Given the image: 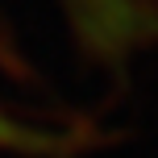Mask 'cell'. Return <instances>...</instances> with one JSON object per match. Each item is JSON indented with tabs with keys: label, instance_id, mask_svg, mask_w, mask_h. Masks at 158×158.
Segmentation results:
<instances>
[{
	"label": "cell",
	"instance_id": "cell-1",
	"mask_svg": "<svg viewBox=\"0 0 158 158\" xmlns=\"http://www.w3.org/2000/svg\"><path fill=\"white\" fill-rule=\"evenodd\" d=\"M0 142H4V146H25V129H17L13 121L0 117Z\"/></svg>",
	"mask_w": 158,
	"mask_h": 158
}]
</instances>
